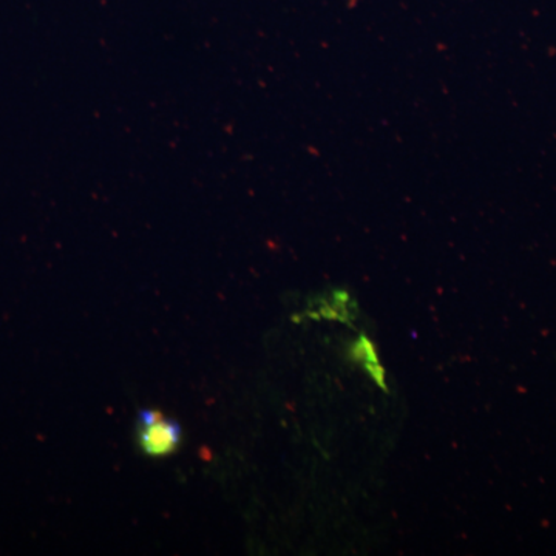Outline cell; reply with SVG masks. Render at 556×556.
Instances as JSON below:
<instances>
[{
    "instance_id": "obj_1",
    "label": "cell",
    "mask_w": 556,
    "mask_h": 556,
    "mask_svg": "<svg viewBox=\"0 0 556 556\" xmlns=\"http://www.w3.org/2000/svg\"><path fill=\"white\" fill-rule=\"evenodd\" d=\"M137 437L139 448L150 457L169 456L178 448L182 431L178 422L159 409H141L138 415Z\"/></svg>"
}]
</instances>
